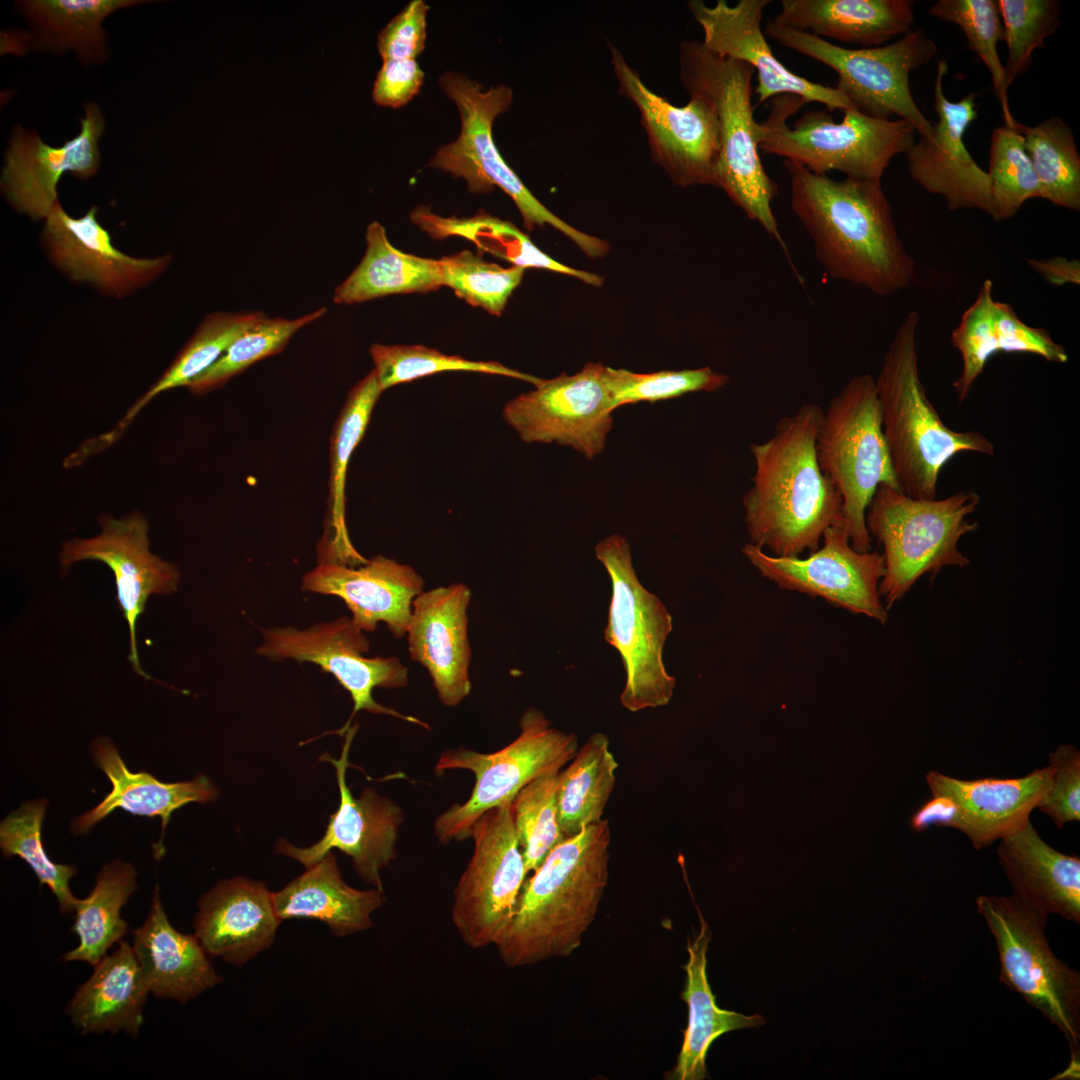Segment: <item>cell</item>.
Masks as SVG:
<instances>
[{"mask_svg": "<svg viewBox=\"0 0 1080 1080\" xmlns=\"http://www.w3.org/2000/svg\"><path fill=\"white\" fill-rule=\"evenodd\" d=\"M791 208L824 273L886 296L914 279L916 262L896 229L881 182L835 180L784 161Z\"/></svg>", "mask_w": 1080, "mask_h": 1080, "instance_id": "6da1fadb", "label": "cell"}, {"mask_svg": "<svg viewBox=\"0 0 1080 1080\" xmlns=\"http://www.w3.org/2000/svg\"><path fill=\"white\" fill-rule=\"evenodd\" d=\"M822 414L805 403L780 418L770 438L750 445L755 472L742 499L744 522L750 543L773 556L812 553L827 528L847 526L842 497L816 457Z\"/></svg>", "mask_w": 1080, "mask_h": 1080, "instance_id": "7a4b0ae2", "label": "cell"}, {"mask_svg": "<svg viewBox=\"0 0 1080 1080\" xmlns=\"http://www.w3.org/2000/svg\"><path fill=\"white\" fill-rule=\"evenodd\" d=\"M611 834L601 819L555 846L525 881L494 946L519 968L570 956L592 924L609 878Z\"/></svg>", "mask_w": 1080, "mask_h": 1080, "instance_id": "3957f363", "label": "cell"}, {"mask_svg": "<svg viewBox=\"0 0 1080 1080\" xmlns=\"http://www.w3.org/2000/svg\"><path fill=\"white\" fill-rule=\"evenodd\" d=\"M919 315L899 325L875 379L882 431L898 489L915 499H935L943 467L961 452L992 456L994 444L977 431L949 428L930 402L920 378Z\"/></svg>", "mask_w": 1080, "mask_h": 1080, "instance_id": "277c9868", "label": "cell"}, {"mask_svg": "<svg viewBox=\"0 0 1080 1080\" xmlns=\"http://www.w3.org/2000/svg\"><path fill=\"white\" fill-rule=\"evenodd\" d=\"M679 65L688 94L705 99L716 115L720 155L715 186L780 244L793 267L772 210L777 185L766 173L758 150V122L751 100L755 71L696 40L681 42Z\"/></svg>", "mask_w": 1080, "mask_h": 1080, "instance_id": "5b68a950", "label": "cell"}, {"mask_svg": "<svg viewBox=\"0 0 1080 1080\" xmlns=\"http://www.w3.org/2000/svg\"><path fill=\"white\" fill-rule=\"evenodd\" d=\"M980 503L973 490L942 499H915L889 485L877 487L865 513L870 537L883 547L885 573L879 592L888 611L923 575L970 564L958 544L978 528L968 521Z\"/></svg>", "mask_w": 1080, "mask_h": 1080, "instance_id": "8992f818", "label": "cell"}, {"mask_svg": "<svg viewBox=\"0 0 1080 1080\" xmlns=\"http://www.w3.org/2000/svg\"><path fill=\"white\" fill-rule=\"evenodd\" d=\"M805 104L791 94L771 99L768 117L757 125L759 153L784 157L815 174L835 170L846 178L881 182L891 160L915 142L909 122L872 118L855 109L844 110L841 122L826 110L808 111L790 127L788 118Z\"/></svg>", "mask_w": 1080, "mask_h": 1080, "instance_id": "52a82bcc", "label": "cell"}, {"mask_svg": "<svg viewBox=\"0 0 1080 1080\" xmlns=\"http://www.w3.org/2000/svg\"><path fill=\"white\" fill-rule=\"evenodd\" d=\"M815 450L822 473L842 497L852 547L871 551L867 507L879 485L899 489L882 431L875 378L870 374L853 377L830 400L819 423Z\"/></svg>", "mask_w": 1080, "mask_h": 1080, "instance_id": "ba28073f", "label": "cell"}, {"mask_svg": "<svg viewBox=\"0 0 1080 1080\" xmlns=\"http://www.w3.org/2000/svg\"><path fill=\"white\" fill-rule=\"evenodd\" d=\"M439 85L458 108L461 131L455 141L436 152L429 165L462 177L475 193H487L498 186L514 201L527 229L550 225L589 257L606 254L609 249L606 241L579 231L547 209L499 153L492 138V126L496 117L510 107L512 90L499 85L485 91L482 84L450 71L439 77Z\"/></svg>", "mask_w": 1080, "mask_h": 1080, "instance_id": "9c48e42d", "label": "cell"}, {"mask_svg": "<svg viewBox=\"0 0 1080 1080\" xmlns=\"http://www.w3.org/2000/svg\"><path fill=\"white\" fill-rule=\"evenodd\" d=\"M764 31L779 45L834 70L838 74L835 88L855 110L882 120L896 115L920 135L933 136V124L918 108L909 86L910 72L929 63L937 53L924 27L910 30L891 44L858 49L833 44L773 19L766 22Z\"/></svg>", "mask_w": 1080, "mask_h": 1080, "instance_id": "30bf717a", "label": "cell"}, {"mask_svg": "<svg viewBox=\"0 0 1080 1080\" xmlns=\"http://www.w3.org/2000/svg\"><path fill=\"white\" fill-rule=\"evenodd\" d=\"M999 954V981L1064 1035L1079 1059L1080 974L1058 959L1045 935L1047 915L1015 894L976 898Z\"/></svg>", "mask_w": 1080, "mask_h": 1080, "instance_id": "8fae6325", "label": "cell"}, {"mask_svg": "<svg viewBox=\"0 0 1080 1080\" xmlns=\"http://www.w3.org/2000/svg\"><path fill=\"white\" fill-rule=\"evenodd\" d=\"M517 738L492 753L464 747L441 753L435 772L467 770L475 784L469 798L454 803L434 822V833L441 844L470 838L474 823L487 810L512 801L531 780L551 770H561L575 756L578 738L552 727L543 712L528 708L521 716Z\"/></svg>", "mask_w": 1080, "mask_h": 1080, "instance_id": "7c38bea8", "label": "cell"}, {"mask_svg": "<svg viewBox=\"0 0 1080 1080\" xmlns=\"http://www.w3.org/2000/svg\"><path fill=\"white\" fill-rule=\"evenodd\" d=\"M612 583L604 637L620 654L626 682L620 700L637 712L669 703L675 678L666 671L662 652L673 629L664 603L638 580L626 538L614 534L595 547Z\"/></svg>", "mask_w": 1080, "mask_h": 1080, "instance_id": "4fadbf2b", "label": "cell"}, {"mask_svg": "<svg viewBox=\"0 0 1080 1080\" xmlns=\"http://www.w3.org/2000/svg\"><path fill=\"white\" fill-rule=\"evenodd\" d=\"M511 803L487 810L474 823L473 853L453 891V926L474 950L496 945L515 913L527 876Z\"/></svg>", "mask_w": 1080, "mask_h": 1080, "instance_id": "5bb4252c", "label": "cell"}, {"mask_svg": "<svg viewBox=\"0 0 1080 1080\" xmlns=\"http://www.w3.org/2000/svg\"><path fill=\"white\" fill-rule=\"evenodd\" d=\"M614 410L607 366L589 362L573 375L541 379L502 416L525 443L569 446L591 460L605 448Z\"/></svg>", "mask_w": 1080, "mask_h": 1080, "instance_id": "9a60e30c", "label": "cell"}, {"mask_svg": "<svg viewBox=\"0 0 1080 1080\" xmlns=\"http://www.w3.org/2000/svg\"><path fill=\"white\" fill-rule=\"evenodd\" d=\"M757 571L779 588L818 597L836 608L885 624L888 612L879 584L885 573L879 552H859L845 524L831 526L822 545L806 558L773 556L752 543L741 549Z\"/></svg>", "mask_w": 1080, "mask_h": 1080, "instance_id": "2e32d148", "label": "cell"}, {"mask_svg": "<svg viewBox=\"0 0 1080 1080\" xmlns=\"http://www.w3.org/2000/svg\"><path fill=\"white\" fill-rule=\"evenodd\" d=\"M263 636L264 642L257 649L260 655L272 660L290 658L317 664L349 692L353 711L340 734L347 731L351 719L360 710L430 728L416 717L399 713L374 700L372 691L376 687H405L409 680L408 668L397 657L363 656L370 644L352 618L340 617L304 630L290 626L271 628L263 630Z\"/></svg>", "mask_w": 1080, "mask_h": 1080, "instance_id": "e0dca14e", "label": "cell"}, {"mask_svg": "<svg viewBox=\"0 0 1080 1080\" xmlns=\"http://www.w3.org/2000/svg\"><path fill=\"white\" fill-rule=\"evenodd\" d=\"M610 49L619 92L639 111L653 161L676 185H715L720 144L711 105L694 94L684 106L671 104L644 84L615 46Z\"/></svg>", "mask_w": 1080, "mask_h": 1080, "instance_id": "ac0fdd59", "label": "cell"}, {"mask_svg": "<svg viewBox=\"0 0 1080 1080\" xmlns=\"http://www.w3.org/2000/svg\"><path fill=\"white\" fill-rule=\"evenodd\" d=\"M355 732L356 726L347 729L339 759L328 754L321 757L335 767L340 794L339 807L330 816L323 837L307 848H298L281 839L276 852L308 868L331 850L338 849L352 859L354 870L362 881L384 891L381 871L396 858L404 813L396 802L371 788H365L358 798L352 795L346 783V769Z\"/></svg>", "mask_w": 1080, "mask_h": 1080, "instance_id": "d6986e66", "label": "cell"}, {"mask_svg": "<svg viewBox=\"0 0 1080 1080\" xmlns=\"http://www.w3.org/2000/svg\"><path fill=\"white\" fill-rule=\"evenodd\" d=\"M106 122L97 103L84 105L78 135L61 146L44 142L36 131L16 125L4 155L1 190L9 205L32 220H45L59 202L61 176L78 179L95 175L101 164L99 140Z\"/></svg>", "mask_w": 1080, "mask_h": 1080, "instance_id": "ffe728a7", "label": "cell"}, {"mask_svg": "<svg viewBox=\"0 0 1080 1080\" xmlns=\"http://www.w3.org/2000/svg\"><path fill=\"white\" fill-rule=\"evenodd\" d=\"M99 524L98 535L74 538L62 545L60 564L67 569L76 562L96 560L113 571L118 602L129 628V660L135 672L150 679L139 661L136 622L151 595L177 590L181 573L177 566L151 552L149 525L141 513L121 518L103 516Z\"/></svg>", "mask_w": 1080, "mask_h": 1080, "instance_id": "44dd1931", "label": "cell"}, {"mask_svg": "<svg viewBox=\"0 0 1080 1080\" xmlns=\"http://www.w3.org/2000/svg\"><path fill=\"white\" fill-rule=\"evenodd\" d=\"M770 0H739L730 5L717 0L712 6L688 1L694 20L703 31V45L710 51L748 64L757 75L754 90L762 103L779 95H796L819 102L829 111L854 109L835 87L812 82L790 71L774 55L762 31L764 10Z\"/></svg>", "mask_w": 1080, "mask_h": 1080, "instance_id": "7402d4cb", "label": "cell"}, {"mask_svg": "<svg viewBox=\"0 0 1080 1080\" xmlns=\"http://www.w3.org/2000/svg\"><path fill=\"white\" fill-rule=\"evenodd\" d=\"M947 71L946 60H939L933 105L938 119L933 136L920 135L906 152L908 172L926 191L943 197L949 211L974 208L990 215L987 171L975 162L964 143L967 128L977 118L976 94L970 92L956 102L949 100L943 91Z\"/></svg>", "mask_w": 1080, "mask_h": 1080, "instance_id": "603a6c76", "label": "cell"}, {"mask_svg": "<svg viewBox=\"0 0 1080 1080\" xmlns=\"http://www.w3.org/2000/svg\"><path fill=\"white\" fill-rule=\"evenodd\" d=\"M91 206L80 217L58 202L44 220L42 240L52 262L69 279L100 293L125 297L155 281L171 263L170 253L152 258L128 255L113 243Z\"/></svg>", "mask_w": 1080, "mask_h": 1080, "instance_id": "cb8c5ba5", "label": "cell"}, {"mask_svg": "<svg viewBox=\"0 0 1080 1080\" xmlns=\"http://www.w3.org/2000/svg\"><path fill=\"white\" fill-rule=\"evenodd\" d=\"M470 601V589L452 583L422 591L412 603L408 650L411 659L426 668L446 707L458 706L471 691Z\"/></svg>", "mask_w": 1080, "mask_h": 1080, "instance_id": "d4e9b609", "label": "cell"}, {"mask_svg": "<svg viewBox=\"0 0 1080 1080\" xmlns=\"http://www.w3.org/2000/svg\"><path fill=\"white\" fill-rule=\"evenodd\" d=\"M423 587L424 579L415 569L382 555L358 566L319 563L301 583L304 591L341 598L364 632H373L384 622L396 638L406 635L413 600Z\"/></svg>", "mask_w": 1080, "mask_h": 1080, "instance_id": "484cf974", "label": "cell"}, {"mask_svg": "<svg viewBox=\"0 0 1080 1080\" xmlns=\"http://www.w3.org/2000/svg\"><path fill=\"white\" fill-rule=\"evenodd\" d=\"M273 892L257 881L234 877L218 882L198 901L194 934L210 957L242 965L274 942L282 922Z\"/></svg>", "mask_w": 1080, "mask_h": 1080, "instance_id": "4316f807", "label": "cell"}, {"mask_svg": "<svg viewBox=\"0 0 1080 1080\" xmlns=\"http://www.w3.org/2000/svg\"><path fill=\"white\" fill-rule=\"evenodd\" d=\"M1050 766L1020 778L961 780L930 770L925 775L932 795L954 801L958 819L954 829L964 833L976 850L991 845L1030 820L1031 812L1047 793Z\"/></svg>", "mask_w": 1080, "mask_h": 1080, "instance_id": "83f0119b", "label": "cell"}, {"mask_svg": "<svg viewBox=\"0 0 1080 1080\" xmlns=\"http://www.w3.org/2000/svg\"><path fill=\"white\" fill-rule=\"evenodd\" d=\"M132 948L155 997L184 1004L222 981L197 936L170 923L158 885L146 920L133 931Z\"/></svg>", "mask_w": 1080, "mask_h": 1080, "instance_id": "f1b7e54d", "label": "cell"}, {"mask_svg": "<svg viewBox=\"0 0 1080 1080\" xmlns=\"http://www.w3.org/2000/svg\"><path fill=\"white\" fill-rule=\"evenodd\" d=\"M998 861L1013 894L1045 915L1080 923V858L1047 844L1028 820L1001 838Z\"/></svg>", "mask_w": 1080, "mask_h": 1080, "instance_id": "f546056e", "label": "cell"}, {"mask_svg": "<svg viewBox=\"0 0 1080 1080\" xmlns=\"http://www.w3.org/2000/svg\"><path fill=\"white\" fill-rule=\"evenodd\" d=\"M913 5L911 0H781L773 20L824 40L871 48L910 31Z\"/></svg>", "mask_w": 1080, "mask_h": 1080, "instance_id": "4dcf8cb0", "label": "cell"}, {"mask_svg": "<svg viewBox=\"0 0 1080 1080\" xmlns=\"http://www.w3.org/2000/svg\"><path fill=\"white\" fill-rule=\"evenodd\" d=\"M93 968L67 1006L71 1022L82 1035L123 1030L136 1038L149 990L132 945L121 940Z\"/></svg>", "mask_w": 1080, "mask_h": 1080, "instance_id": "1f68e13d", "label": "cell"}, {"mask_svg": "<svg viewBox=\"0 0 1080 1080\" xmlns=\"http://www.w3.org/2000/svg\"><path fill=\"white\" fill-rule=\"evenodd\" d=\"M272 895L276 913L282 921L319 920L336 937L371 928L372 915L385 900L384 891L376 888L358 890L349 886L343 880L332 852Z\"/></svg>", "mask_w": 1080, "mask_h": 1080, "instance_id": "d6a6232c", "label": "cell"}, {"mask_svg": "<svg viewBox=\"0 0 1080 1080\" xmlns=\"http://www.w3.org/2000/svg\"><path fill=\"white\" fill-rule=\"evenodd\" d=\"M95 760L111 782L112 789L94 808L73 823L74 832L85 833L96 823L120 808L134 815L161 818L162 834L171 814L191 802L213 801L218 790L204 775L191 781L164 783L147 772L134 773L122 760L113 743L99 739L95 743Z\"/></svg>", "mask_w": 1080, "mask_h": 1080, "instance_id": "836d02e7", "label": "cell"}, {"mask_svg": "<svg viewBox=\"0 0 1080 1080\" xmlns=\"http://www.w3.org/2000/svg\"><path fill=\"white\" fill-rule=\"evenodd\" d=\"M700 931L687 941L688 961L683 966L686 980L681 999L688 1007L683 1043L672 1070L671 1080H702L707 1077L706 1057L710 1046L723 1034L764 1024L759 1014L744 1015L720 1008L707 977V950L711 934L700 911Z\"/></svg>", "mask_w": 1080, "mask_h": 1080, "instance_id": "e575fe53", "label": "cell"}, {"mask_svg": "<svg viewBox=\"0 0 1080 1080\" xmlns=\"http://www.w3.org/2000/svg\"><path fill=\"white\" fill-rule=\"evenodd\" d=\"M382 390L371 370L349 391L330 438V466L325 533L319 543V563L364 564L352 545L345 522L346 475L352 453L362 440Z\"/></svg>", "mask_w": 1080, "mask_h": 1080, "instance_id": "d590c367", "label": "cell"}, {"mask_svg": "<svg viewBox=\"0 0 1080 1080\" xmlns=\"http://www.w3.org/2000/svg\"><path fill=\"white\" fill-rule=\"evenodd\" d=\"M265 317L261 311L208 314L161 377L134 402L115 427L86 441L88 452L95 455L109 448L154 397L170 389L188 387L221 358L236 338Z\"/></svg>", "mask_w": 1080, "mask_h": 1080, "instance_id": "8d00e7d4", "label": "cell"}, {"mask_svg": "<svg viewBox=\"0 0 1080 1080\" xmlns=\"http://www.w3.org/2000/svg\"><path fill=\"white\" fill-rule=\"evenodd\" d=\"M141 0H25L16 2L32 29L30 41L52 52L73 51L86 64L108 58L107 32L102 23L112 13Z\"/></svg>", "mask_w": 1080, "mask_h": 1080, "instance_id": "74e56055", "label": "cell"}, {"mask_svg": "<svg viewBox=\"0 0 1080 1080\" xmlns=\"http://www.w3.org/2000/svg\"><path fill=\"white\" fill-rule=\"evenodd\" d=\"M443 286L439 261L405 253L377 221L366 230V251L333 293L336 304H355L394 294L426 293Z\"/></svg>", "mask_w": 1080, "mask_h": 1080, "instance_id": "f35d334b", "label": "cell"}, {"mask_svg": "<svg viewBox=\"0 0 1080 1080\" xmlns=\"http://www.w3.org/2000/svg\"><path fill=\"white\" fill-rule=\"evenodd\" d=\"M410 218L434 239L459 236L472 241L481 251L525 269H547L576 277L593 286H601L603 282V278L597 274L574 269L552 259L514 224L487 213H477L469 218H446L434 214L427 206H418Z\"/></svg>", "mask_w": 1080, "mask_h": 1080, "instance_id": "ab89813d", "label": "cell"}, {"mask_svg": "<svg viewBox=\"0 0 1080 1080\" xmlns=\"http://www.w3.org/2000/svg\"><path fill=\"white\" fill-rule=\"evenodd\" d=\"M618 763L606 734L595 732L560 770L557 785L558 820L565 839L602 819L616 782Z\"/></svg>", "mask_w": 1080, "mask_h": 1080, "instance_id": "60d3db41", "label": "cell"}, {"mask_svg": "<svg viewBox=\"0 0 1080 1080\" xmlns=\"http://www.w3.org/2000/svg\"><path fill=\"white\" fill-rule=\"evenodd\" d=\"M134 867L121 860L102 867L90 894L79 899L71 931L79 939L74 949L63 955L65 962L83 961L95 966L107 951L128 932L121 910L136 890Z\"/></svg>", "mask_w": 1080, "mask_h": 1080, "instance_id": "b9f144b4", "label": "cell"}, {"mask_svg": "<svg viewBox=\"0 0 1080 1080\" xmlns=\"http://www.w3.org/2000/svg\"><path fill=\"white\" fill-rule=\"evenodd\" d=\"M1025 148L1035 169L1042 199L1080 211V154L1070 126L1049 117L1035 126L1021 124Z\"/></svg>", "mask_w": 1080, "mask_h": 1080, "instance_id": "7bdbcfd3", "label": "cell"}, {"mask_svg": "<svg viewBox=\"0 0 1080 1080\" xmlns=\"http://www.w3.org/2000/svg\"><path fill=\"white\" fill-rule=\"evenodd\" d=\"M47 801L39 799L24 803L0 824V846L5 858L18 856L33 870L40 885H47L59 903L62 914L75 911L79 902L69 887L77 869L72 865L54 863L43 846L41 829Z\"/></svg>", "mask_w": 1080, "mask_h": 1080, "instance_id": "ee69618b", "label": "cell"}, {"mask_svg": "<svg viewBox=\"0 0 1080 1080\" xmlns=\"http://www.w3.org/2000/svg\"><path fill=\"white\" fill-rule=\"evenodd\" d=\"M990 216L996 222L1016 215L1031 198H1040V185L1025 148L1021 124L996 127L989 149Z\"/></svg>", "mask_w": 1080, "mask_h": 1080, "instance_id": "f6af8a7d", "label": "cell"}, {"mask_svg": "<svg viewBox=\"0 0 1080 1080\" xmlns=\"http://www.w3.org/2000/svg\"><path fill=\"white\" fill-rule=\"evenodd\" d=\"M380 389L411 382L443 371H471L500 375L537 385L541 378L509 368L496 361H473L461 356L447 355L424 345H382L370 347Z\"/></svg>", "mask_w": 1080, "mask_h": 1080, "instance_id": "bcb514c9", "label": "cell"}, {"mask_svg": "<svg viewBox=\"0 0 1080 1080\" xmlns=\"http://www.w3.org/2000/svg\"><path fill=\"white\" fill-rule=\"evenodd\" d=\"M321 307L294 319L266 316L236 338L221 358L190 383L188 389L197 395L223 386L251 365L281 352L301 328L324 316Z\"/></svg>", "mask_w": 1080, "mask_h": 1080, "instance_id": "7dc6e473", "label": "cell"}, {"mask_svg": "<svg viewBox=\"0 0 1080 1080\" xmlns=\"http://www.w3.org/2000/svg\"><path fill=\"white\" fill-rule=\"evenodd\" d=\"M559 772L560 770H551L537 776L516 794L511 803L514 828L527 875L539 867L555 846L565 840L558 820Z\"/></svg>", "mask_w": 1080, "mask_h": 1080, "instance_id": "c3c4849f", "label": "cell"}, {"mask_svg": "<svg viewBox=\"0 0 1080 1080\" xmlns=\"http://www.w3.org/2000/svg\"><path fill=\"white\" fill-rule=\"evenodd\" d=\"M928 13L961 28L968 48L978 55L991 75L1004 124L1015 126L1017 122L1008 104L1004 66L997 51L998 42L1003 41L1004 35L996 0H939L929 8Z\"/></svg>", "mask_w": 1080, "mask_h": 1080, "instance_id": "681fc988", "label": "cell"}, {"mask_svg": "<svg viewBox=\"0 0 1080 1080\" xmlns=\"http://www.w3.org/2000/svg\"><path fill=\"white\" fill-rule=\"evenodd\" d=\"M443 286H448L468 304L492 315H501L507 300L521 283L525 268H504L479 255L463 250L438 260Z\"/></svg>", "mask_w": 1080, "mask_h": 1080, "instance_id": "f907efd6", "label": "cell"}, {"mask_svg": "<svg viewBox=\"0 0 1080 1080\" xmlns=\"http://www.w3.org/2000/svg\"><path fill=\"white\" fill-rule=\"evenodd\" d=\"M1003 26L1008 58L1005 84L1010 87L1028 68L1033 52L1044 47L1061 24L1057 0H996Z\"/></svg>", "mask_w": 1080, "mask_h": 1080, "instance_id": "816d5d0a", "label": "cell"}, {"mask_svg": "<svg viewBox=\"0 0 1080 1080\" xmlns=\"http://www.w3.org/2000/svg\"><path fill=\"white\" fill-rule=\"evenodd\" d=\"M994 303L993 283L985 279L974 302L963 312L959 325L952 331L951 344L962 360L961 373L952 383L960 403L969 397L989 359L999 353L994 327Z\"/></svg>", "mask_w": 1080, "mask_h": 1080, "instance_id": "f5cc1de1", "label": "cell"}, {"mask_svg": "<svg viewBox=\"0 0 1080 1080\" xmlns=\"http://www.w3.org/2000/svg\"><path fill=\"white\" fill-rule=\"evenodd\" d=\"M607 373L615 409L637 402L668 400L692 392H712L723 388L729 381L727 375L715 372L710 367L653 373L607 367Z\"/></svg>", "mask_w": 1080, "mask_h": 1080, "instance_id": "db71d44e", "label": "cell"}, {"mask_svg": "<svg viewBox=\"0 0 1080 1080\" xmlns=\"http://www.w3.org/2000/svg\"><path fill=\"white\" fill-rule=\"evenodd\" d=\"M1050 787L1036 808L1062 829L1080 820V752L1072 744L1059 745L1049 754Z\"/></svg>", "mask_w": 1080, "mask_h": 1080, "instance_id": "11a10c76", "label": "cell"}, {"mask_svg": "<svg viewBox=\"0 0 1080 1080\" xmlns=\"http://www.w3.org/2000/svg\"><path fill=\"white\" fill-rule=\"evenodd\" d=\"M994 327L998 352L1028 353L1052 363L1064 364L1068 354L1044 328L1024 323L1009 303H994Z\"/></svg>", "mask_w": 1080, "mask_h": 1080, "instance_id": "9f6ffc18", "label": "cell"}, {"mask_svg": "<svg viewBox=\"0 0 1080 1080\" xmlns=\"http://www.w3.org/2000/svg\"><path fill=\"white\" fill-rule=\"evenodd\" d=\"M428 5L410 1L378 35L377 47L383 61L415 59L425 48Z\"/></svg>", "mask_w": 1080, "mask_h": 1080, "instance_id": "6f0895ef", "label": "cell"}, {"mask_svg": "<svg viewBox=\"0 0 1080 1080\" xmlns=\"http://www.w3.org/2000/svg\"><path fill=\"white\" fill-rule=\"evenodd\" d=\"M424 73L415 59L386 60L378 71L372 97L384 107L399 108L419 91Z\"/></svg>", "mask_w": 1080, "mask_h": 1080, "instance_id": "680465c9", "label": "cell"}, {"mask_svg": "<svg viewBox=\"0 0 1080 1080\" xmlns=\"http://www.w3.org/2000/svg\"><path fill=\"white\" fill-rule=\"evenodd\" d=\"M958 819V808L954 801L944 795H932L911 816L910 827L915 832H923L930 827L954 828Z\"/></svg>", "mask_w": 1080, "mask_h": 1080, "instance_id": "91938a15", "label": "cell"}, {"mask_svg": "<svg viewBox=\"0 0 1080 1080\" xmlns=\"http://www.w3.org/2000/svg\"><path fill=\"white\" fill-rule=\"evenodd\" d=\"M1026 263L1053 286L1079 285L1080 262L1063 256L1045 259H1026Z\"/></svg>", "mask_w": 1080, "mask_h": 1080, "instance_id": "94428289", "label": "cell"}]
</instances>
